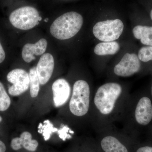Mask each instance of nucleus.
<instances>
[{"instance_id": "16", "label": "nucleus", "mask_w": 152, "mask_h": 152, "mask_svg": "<svg viewBox=\"0 0 152 152\" xmlns=\"http://www.w3.org/2000/svg\"><path fill=\"white\" fill-rule=\"evenodd\" d=\"M30 93L32 98L37 97L40 91L39 80L37 75L35 67H33L30 69Z\"/></svg>"}, {"instance_id": "15", "label": "nucleus", "mask_w": 152, "mask_h": 152, "mask_svg": "<svg viewBox=\"0 0 152 152\" xmlns=\"http://www.w3.org/2000/svg\"><path fill=\"white\" fill-rule=\"evenodd\" d=\"M120 50L118 43L115 41L103 42L95 47V53L98 56H107L115 54Z\"/></svg>"}, {"instance_id": "4", "label": "nucleus", "mask_w": 152, "mask_h": 152, "mask_svg": "<svg viewBox=\"0 0 152 152\" xmlns=\"http://www.w3.org/2000/svg\"><path fill=\"white\" fill-rule=\"evenodd\" d=\"M9 19L14 27L21 30H28L39 24L42 18L37 9L32 7L25 6L13 11Z\"/></svg>"}, {"instance_id": "14", "label": "nucleus", "mask_w": 152, "mask_h": 152, "mask_svg": "<svg viewBox=\"0 0 152 152\" xmlns=\"http://www.w3.org/2000/svg\"><path fill=\"white\" fill-rule=\"evenodd\" d=\"M134 37L140 40L143 45L152 46V27L146 26H136L133 29Z\"/></svg>"}, {"instance_id": "1", "label": "nucleus", "mask_w": 152, "mask_h": 152, "mask_svg": "<svg viewBox=\"0 0 152 152\" xmlns=\"http://www.w3.org/2000/svg\"><path fill=\"white\" fill-rule=\"evenodd\" d=\"M83 24V18L80 14L75 12H68L54 21L50 27V33L57 39H68L80 31Z\"/></svg>"}, {"instance_id": "5", "label": "nucleus", "mask_w": 152, "mask_h": 152, "mask_svg": "<svg viewBox=\"0 0 152 152\" xmlns=\"http://www.w3.org/2000/svg\"><path fill=\"white\" fill-rule=\"evenodd\" d=\"M124 25L120 19L107 20L98 22L93 28L95 37L104 42L118 39L122 34Z\"/></svg>"}, {"instance_id": "18", "label": "nucleus", "mask_w": 152, "mask_h": 152, "mask_svg": "<svg viewBox=\"0 0 152 152\" xmlns=\"http://www.w3.org/2000/svg\"><path fill=\"white\" fill-rule=\"evenodd\" d=\"M138 58L144 62L152 60V46L144 47L140 49L138 53Z\"/></svg>"}, {"instance_id": "21", "label": "nucleus", "mask_w": 152, "mask_h": 152, "mask_svg": "<svg viewBox=\"0 0 152 152\" xmlns=\"http://www.w3.org/2000/svg\"><path fill=\"white\" fill-rule=\"evenodd\" d=\"M6 151V145L2 141L0 140V152H5Z\"/></svg>"}, {"instance_id": "3", "label": "nucleus", "mask_w": 152, "mask_h": 152, "mask_svg": "<svg viewBox=\"0 0 152 152\" xmlns=\"http://www.w3.org/2000/svg\"><path fill=\"white\" fill-rule=\"evenodd\" d=\"M90 96L88 84L83 80L77 81L74 84L69 102V109L72 114L79 117L86 115L89 108Z\"/></svg>"}, {"instance_id": "13", "label": "nucleus", "mask_w": 152, "mask_h": 152, "mask_svg": "<svg viewBox=\"0 0 152 152\" xmlns=\"http://www.w3.org/2000/svg\"><path fill=\"white\" fill-rule=\"evenodd\" d=\"M101 146L105 152H128L126 148L112 136L104 138L101 142Z\"/></svg>"}, {"instance_id": "11", "label": "nucleus", "mask_w": 152, "mask_h": 152, "mask_svg": "<svg viewBox=\"0 0 152 152\" xmlns=\"http://www.w3.org/2000/svg\"><path fill=\"white\" fill-rule=\"evenodd\" d=\"M135 117L137 122L145 126L152 120V105L149 98L144 97L139 101L136 107Z\"/></svg>"}, {"instance_id": "8", "label": "nucleus", "mask_w": 152, "mask_h": 152, "mask_svg": "<svg viewBox=\"0 0 152 152\" xmlns=\"http://www.w3.org/2000/svg\"><path fill=\"white\" fill-rule=\"evenodd\" d=\"M55 67V60L51 54L42 55L36 67L38 79L41 85H45L51 77Z\"/></svg>"}, {"instance_id": "22", "label": "nucleus", "mask_w": 152, "mask_h": 152, "mask_svg": "<svg viewBox=\"0 0 152 152\" xmlns=\"http://www.w3.org/2000/svg\"><path fill=\"white\" fill-rule=\"evenodd\" d=\"M3 118H2V117L1 116V115H0V123L2 121Z\"/></svg>"}, {"instance_id": "9", "label": "nucleus", "mask_w": 152, "mask_h": 152, "mask_svg": "<svg viewBox=\"0 0 152 152\" xmlns=\"http://www.w3.org/2000/svg\"><path fill=\"white\" fill-rule=\"evenodd\" d=\"M52 89L55 107H59L64 104L70 96L71 87L69 83L64 79H57L52 85Z\"/></svg>"}, {"instance_id": "23", "label": "nucleus", "mask_w": 152, "mask_h": 152, "mask_svg": "<svg viewBox=\"0 0 152 152\" xmlns=\"http://www.w3.org/2000/svg\"><path fill=\"white\" fill-rule=\"evenodd\" d=\"M150 15H151V20H152V10H151V11Z\"/></svg>"}, {"instance_id": "7", "label": "nucleus", "mask_w": 152, "mask_h": 152, "mask_svg": "<svg viewBox=\"0 0 152 152\" xmlns=\"http://www.w3.org/2000/svg\"><path fill=\"white\" fill-rule=\"evenodd\" d=\"M140 69V63L135 54L126 53L119 63L115 66V74L120 77H128L138 72Z\"/></svg>"}, {"instance_id": "17", "label": "nucleus", "mask_w": 152, "mask_h": 152, "mask_svg": "<svg viewBox=\"0 0 152 152\" xmlns=\"http://www.w3.org/2000/svg\"><path fill=\"white\" fill-rule=\"evenodd\" d=\"M11 100L3 84L0 82V111L7 110L11 105Z\"/></svg>"}, {"instance_id": "24", "label": "nucleus", "mask_w": 152, "mask_h": 152, "mask_svg": "<svg viewBox=\"0 0 152 152\" xmlns=\"http://www.w3.org/2000/svg\"></svg>"}, {"instance_id": "12", "label": "nucleus", "mask_w": 152, "mask_h": 152, "mask_svg": "<svg viewBox=\"0 0 152 152\" xmlns=\"http://www.w3.org/2000/svg\"><path fill=\"white\" fill-rule=\"evenodd\" d=\"M13 149L18 151L22 147L28 151H35L39 146V143L36 140H33L31 134L28 132H23L20 137L14 138L11 142Z\"/></svg>"}, {"instance_id": "19", "label": "nucleus", "mask_w": 152, "mask_h": 152, "mask_svg": "<svg viewBox=\"0 0 152 152\" xmlns=\"http://www.w3.org/2000/svg\"><path fill=\"white\" fill-rule=\"evenodd\" d=\"M6 58L5 52L0 42V64L2 63Z\"/></svg>"}, {"instance_id": "20", "label": "nucleus", "mask_w": 152, "mask_h": 152, "mask_svg": "<svg viewBox=\"0 0 152 152\" xmlns=\"http://www.w3.org/2000/svg\"><path fill=\"white\" fill-rule=\"evenodd\" d=\"M137 152H152V147L145 146L140 148Z\"/></svg>"}, {"instance_id": "2", "label": "nucleus", "mask_w": 152, "mask_h": 152, "mask_svg": "<svg viewBox=\"0 0 152 152\" xmlns=\"http://www.w3.org/2000/svg\"><path fill=\"white\" fill-rule=\"evenodd\" d=\"M122 91L121 86L117 83H109L101 86L98 88L94 99L97 108L104 115L111 113Z\"/></svg>"}, {"instance_id": "6", "label": "nucleus", "mask_w": 152, "mask_h": 152, "mask_svg": "<svg viewBox=\"0 0 152 152\" xmlns=\"http://www.w3.org/2000/svg\"><path fill=\"white\" fill-rule=\"evenodd\" d=\"M7 77L8 81L12 84L8 89L9 94L12 96H20L29 88V74L24 69H14L8 74Z\"/></svg>"}, {"instance_id": "10", "label": "nucleus", "mask_w": 152, "mask_h": 152, "mask_svg": "<svg viewBox=\"0 0 152 152\" xmlns=\"http://www.w3.org/2000/svg\"><path fill=\"white\" fill-rule=\"evenodd\" d=\"M48 41L45 39H41L34 44L27 43L22 49V56L26 63H30L34 61L37 56L45 54L48 47Z\"/></svg>"}]
</instances>
